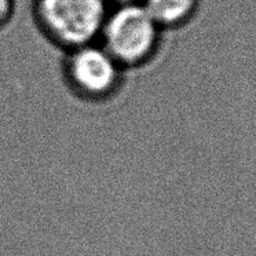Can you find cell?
<instances>
[{
    "label": "cell",
    "instance_id": "5",
    "mask_svg": "<svg viewBox=\"0 0 256 256\" xmlns=\"http://www.w3.org/2000/svg\"><path fill=\"white\" fill-rule=\"evenodd\" d=\"M12 0H0V24H3L12 12Z\"/></svg>",
    "mask_w": 256,
    "mask_h": 256
},
{
    "label": "cell",
    "instance_id": "3",
    "mask_svg": "<svg viewBox=\"0 0 256 256\" xmlns=\"http://www.w3.org/2000/svg\"><path fill=\"white\" fill-rule=\"evenodd\" d=\"M122 65L104 48L91 44L73 48L68 61L70 84L86 96L100 98L113 91L120 78Z\"/></svg>",
    "mask_w": 256,
    "mask_h": 256
},
{
    "label": "cell",
    "instance_id": "2",
    "mask_svg": "<svg viewBox=\"0 0 256 256\" xmlns=\"http://www.w3.org/2000/svg\"><path fill=\"white\" fill-rule=\"evenodd\" d=\"M38 17L56 43L70 48L91 44L108 17L105 0H38Z\"/></svg>",
    "mask_w": 256,
    "mask_h": 256
},
{
    "label": "cell",
    "instance_id": "4",
    "mask_svg": "<svg viewBox=\"0 0 256 256\" xmlns=\"http://www.w3.org/2000/svg\"><path fill=\"white\" fill-rule=\"evenodd\" d=\"M200 0H144V6L158 26H179L188 22L198 8Z\"/></svg>",
    "mask_w": 256,
    "mask_h": 256
},
{
    "label": "cell",
    "instance_id": "1",
    "mask_svg": "<svg viewBox=\"0 0 256 256\" xmlns=\"http://www.w3.org/2000/svg\"><path fill=\"white\" fill-rule=\"evenodd\" d=\"M160 26L142 3L117 6L100 32L104 48L120 65H136L153 54Z\"/></svg>",
    "mask_w": 256,
    "mask_h": 256
},
{
    "label": "cell",
    "instance_id": "6",
    "mask_svg": "<svg viewBox=\"0 0 256 256\" xmlns=\"http://www.w3.org/2000/svg\"><path fill=\"white\" fill-rule=\"evenodd\" d=\"M106 3H116L117 6H124V4H131L136 3L138 0H105Z\"/></svg>",
    "mask_w": 256,
    "mask_h": 256
}]
</instances>
